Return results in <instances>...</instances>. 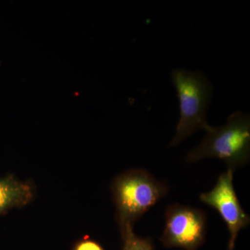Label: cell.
<instances>
[{"label": "cell", "instance_id": "6da1fadb", "mask_svg": "<svg viewBox=\"0 0 250 250\" xmlns=\"http://www.w3.org/2000/svg\"><path fill=\"white\" fill-rule=\"evenodd\" d=\"M202 143L188 154L187 162L217 158L236 170L246 165L250 156V118L241 111L233 113L228 123L219 127L210 126Z\"/></svg>", "mask_w": 250, "mask_h": 250}, {"label": "cell", "instance_id": "7a4b0ae2", "mask_svg": "<svg viewBox=\"0 0 250 250\" xmlns=\"http://www.w3.org/2000/svg\"><path fill=\"white\" fill-rule=\"evenodd\" d=\"M171 79L177 90L180 118L170 146H177L199 130L209 127L206 113L211 100L213 87L200 72L175 69Z\"/></svg>", "mask_w": 250, "mask_h": 250}, {"label": "cell", "instance_id": "3957f363", "mask_svg": "<svg viewBox=\"0 0 250 250\" xmlns=\"http://www.w3.org/2000/svg\"><path fill=\"white\" fill-rule=\"evenodd\" d=\"M167 193V187L143 169L121 175L113 186L121 231L133 228L135 222Z\"/></svg>", "mask_w": 250, "mask_h": 250}, {"label": "cell", "instance_id": "277c9868", "mask_svg": "<svg viewBox=\"0 0 250 250\" xmlns=\"http://www.w3.org/2000/svg\"><path fill=\"white\" fill-rule=\"evenodd\" d=\"M165 218L160 240L166 248L197 250L205 243L207 216L202 210L174 204L167 207Z\"/></svg>", "mask_w": 250, "mask_h": 250}, {"label": "cell", "instance_id": "5b68a950", "mask_svg": "<svg viewBox=\"0 0 250 250\" xmlns=\"http://www.w3.org/2000/svg\"><path fill=\"white\" fill-rule=\"evenodd\" d=\"M234 170L228 168L218 177L214 188L200 195V200L218 210L229 232L228 250L234 249L238 233L249 225L250 215L243 209L233 184Z\"/></svg>", "mask_w": 250, "mask_h": 250}, {"label": "cell", "instance_id": "8992f818", "mask_svg": "<svg viewBox=\"0 0 250 250\" xmlns=\"http://www.w3.org/2000/svg\"><path fill=\"white\" fill-rule=\"evenodd\" d=\"M32 198L29 184L13 177L0 179V214L15 207L26 205Z\"/></svg>", "mask_w": 250, "mask_h": 250}, {"label": "cell", "instance_id": "52a82bcc", "mask_svg": "<svg viewBox=\"0 0 250 250\" xmlns=\"http://www.w3.org/2000/svg\"><path fill=\"white\" fill-rule=\"evenodd\" d=\"M124 246L123 250H155L150 238H142L135 235L133 228L122 231Z\"/></svg>", "mask_w": 250, "mask_h": 250}, {"label": "cell", "instance_id": "ba28073f", "mask_svg": "<svg viewBox=\"0 0 250 250\" xmlns=\"http://www.w3.org/2000/svg\"><path fill=\"white\" fill-rule=\"evenodd\" d=\"M75 250H104L103 247L97 242L91 240H84L81 241L75 247Z\"/></svg>", "mask_w": 250, "mask_h": 250}]
</instances>
